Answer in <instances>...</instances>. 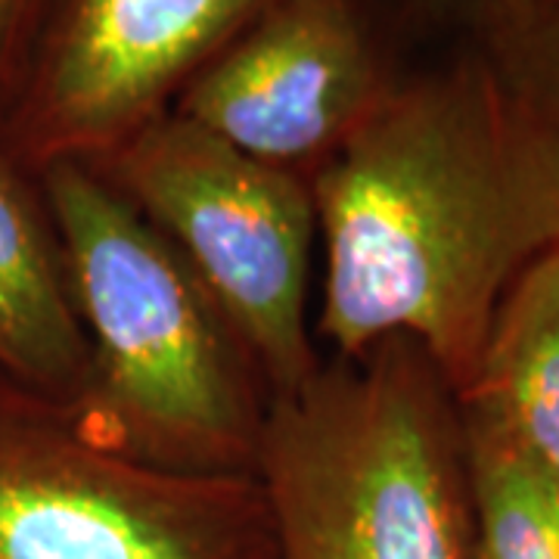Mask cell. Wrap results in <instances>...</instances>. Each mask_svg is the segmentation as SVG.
<instances>
[{
  "mask_svg": "<svg viewBox=\"0 0 559 559\" xmlns=\"http://www.w3.org/2000/svg\"><path fill=\"white\" fill-rule=\"evenodd\" d=\"M323 255L314 340H414L457 399L513 280L559 242V162L495 57L457 40L308 178Z\"/></svg>",
  "mask_w": 559,
  "mask_h": 559,
  "instance_id": "cell-1",
  "label": "cell"
},
{
  "mask_svg": "<svg viewBox=\"0 0 559 559\" xmlns=\"http://www.w3.org/2000/svg\"><path fill=\"white\" fill-rule=\"evenodd\" d=\"M38 180L87 340L81 426L159 469L255 476L271 392L200 280L94 168Z\"/></svg>",
  "mask_w": 559,
  "mask_h": 559,
  "instance_id": "cell-2",
  "label": "cell"
},
{
  "mask_svg": "<svg viewBox=\"0 0 559 559\" xmlns=\"http://www.w3.org/2000/svg\"><path fill=\"white\" fill-rule=\"evenodd\" d=\"M255 479L277 559H476L460 399L407 336L271 401Z\"/></svg>",
  "mask_w": 559,
  "mask_h": 559,
  "instance_id": "cell-3",
  "label": "cell"
},
{
  "mask_svg": "<svg viewBox=\"0 0 559 559\" xmlns=\"http://www.w3.org/2000/svg\"><path fill=\"white\" fill-rule=\"evenodd\" d=\"M168 242L255 360L271 401L318 373L308 178L252 159L168 112L94 165Z\"/></svg>",
  "mask_w": 559,
  "mask_h": 559,
  "instance_id": "cell-4",
  "label": "cell"
},
{
  "mask_svg": "<svg viewBox=\"0 0 559 559\" xmlns=\"http://www.w3.org/2000/svg\"><path fill=\"white\" fill-rule=\"evenodd\" d=\"M0 559H277V540L255 476L124 457L0 373Z\"/></svg>",
  "mask_w": 559,
  "mask_h": 559,
  "instance_id": "cell-5",
  "label": "cell"
},
{
  "mask_svg": "<svg viewBox=\"0 0 559 559\" xmlns=\"http://www.w3.org/2000/svg\"><path fill=\"white\" fill-rule=\"evenodd\" d=\"M267 0H50L0 121V150L38 178L100 165L165 119Z\"/></svg>",
  "mask_w": 559,
  "mask_h": 559,
  "instance_id": "cell-6",
  "label": "cell"
},
{
  "mask_svg": "<svg viewBox=\"0 0 559 559\" xmlns=\"http://www.w3.org/2000/svg\"><path fill=\"white\" fill-rule=\"evenodd\" d=\"M404 72L377 0H267L171 112L252 159L311 178Z\"/></svg>",
  "mask_w": 559,
  "mask_h": 559,
  "instance_id": "cell-7",
  "label": "cell"
},
{
  "mask_svg": "<svg viewBox=\"0 0 559 559\" xmlns=\"http://www.w3.org/2000/svg\"><path fill=\"white\" fill-rule=\"evenodd\" d=\"M0 373L44 395L79 399L87 340L40 180L0 150Z\"/></svg>",
  "mask_w": 559,
  "mask_h": 559,
  "instance_id": "cell-8",
  "label": "cell"
},
{
  "mask_svg": "<svg viewBox=\"0 0 559 559\" xmlns=\"http://www.w3.org/2000/svg\"><path fill=\"white\" fill-rule=\"evenodd\" d=\"M460 407L491 423L559 488V242L500 299Z\"/></svg>",
  "mask_w": 559,
  "mask_h": 559,
  "instance_id": "cell-9",
  "label": "cell"
},
{
  "mask_svg": "<svg viewBox=\"0 0 559 559\" xmlns=\"http://www.w3.org/2000/svg\"><path fill=\"white\" fill-rule=\"evenodd\" d=\"M476 503V559H559V488L500 436L463 411Z\"/></svg>",
  "mask_w": 559,
  "mask_h": 559,
  "instance_id": "cell-10",
  "label": "cell"
},
{
  "mask_svg": "<svg viewBox=\"0 0 559 559\" xmlns=\"http://www.w3.org/2000/svg\"><path fill=\"white\" fill-rule=\"evenodd\" d=\"M559 162V0H535L513 32L485 47Z\"/></svg>",
  "mask_w": 559,
  "mask_h": 559,
  "instance_id": "cell-11",
  "label": "cell"
},
{
  "mask_svg": "<svg viewBox=\"0 0 559 559\" xmlns=\"http://www.w3.org/2000/svg\"><path fill=\"white\" fill-rule=\"evenodd\" d=\"M411 20L436 22L457 32V40H476L481 47L513 32L535 0H377Z\"/></svg>",
  "mask_w": 559,
  "mask_h": 559,
  "instance_id": "cell-12",
  "label": "cell"
},
{
  "mask_svg": "<svg viewBox=\"0 0 559 559\" xmlns=\"http://www.w3.org/2000/svg\"><path fill=\"white\" fill-rule=\"evenodd\" d=\"M47 7L50 0H0V121L20 91Z\"/></svg>",
  "mask_w": 559,
  "mask_h": 559,
  "instance_id": "cell-13",
  "label": "cell"
}]
</instances>
